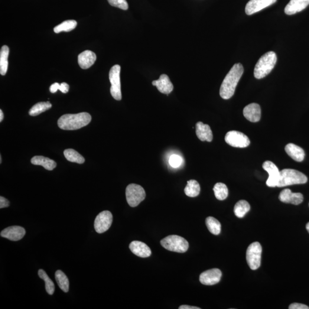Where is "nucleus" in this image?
I'll use <instances>...</instances> for the list:
<instances>
[{"instance_id":"f257e3e1","label":"nucleus","mask_w":309,"mask_h":309,"mask_svg":"<svg viewBox=\"0 0 309 309\" xmlns=\"http://www.w3.org/2000/svg\"><path fill=\"white\" fill-rule=\"evenodd\" d=\"M243 67L240 63L234 64L229 73L224 78L220 89V95L222 99L227 100L232 97L237 84L243 73Z\"/></svg>"},{"instance_id":"f03ea898","label":"nucleus","mask_w":309,"mask_h":309,"mask_svg":"<svg viewBox=\"0 0 309 309\" xmlns=\"http://www.w3.org/2000/svg\"><path fill=\"white\" fill-rule=\"evenodd\" d=\"M91 119V116L87 112L66 114L60 117L57 124L62 129L76 130L89 125Z\"/></svg>"},{"instance_id":"7ed1b4c3","label":"nucleus","mask_w":309,"mask_h":309,"mask_svg":"<svg viewBox=\"0 0 309 309\" xmlns=\"http://www.w3.org/2000/svg\"><path fill=\"white\" fill-rule=\"evenodd\" d=\"M277 61L274 52H268L259 58L255 65L254 74L257 79H261L271 73Z\"/></svg>"},{"instance_id":"20e7f679","label":"nucleus","mask_w":309,"mask_h":309,"mask_svg":"<svg viewBox=\"0 0 309 309\" xmlns=\"http://www.w3.org/2000/svg\"><path fill=\"white\" fill-rule=\"evenodd\" d=\"M307 182V177L302 172L293 169H284L280 171L276 187H282L294 184H305Z\"/></svg>"},{"instance_id":"39448f33","label":"nucleus","mask_w":309,"mask_h":309,"mask_svg":"<svg viewBox=\"0 0 309 309\" xmlns=\"http://www.w3.org/2000/svg\"><path fill=\"white\" fill-rule=\"evenodd\" d=\"M161 245L169 251L183 253L186 252L189 247L188 243L183 237L172 235L163 239Z\"/></svg>"},{"instance_id":"423d86ee","label":"nucleus","mask_w":309,"mask_h":309,"mask_svg":"<svg viewBox=\"0 0 309 309\" xmlns=\"http://www.w3.org/2000/svg\"><path fill=\"white\" fill-rule=\"evenodd\" d=\"M126 195L127 201L129 206L135 207L145 200V192L141 185L132 183L127 187Z\"/></svg>"},{"instance_id":"0eeeda50","label":"nucleus","mask_w":309,"mask_h":309,"mask_svg":"<svg viewBox=\"0 0 309 309\" xmlns=\"http://www.w3.org/2000/svg\"><path fill=\"white\" fill-rule=\"evenodd\" d=\"M262 252V246L258 242H253L247 249V262L253 271H255L261 266Z\"/></svg>"},{"instance_id":"6e6552de","label":"nucleus","mask_w":309,"mask_h":309,"mask_svg":"<svg viewBox=\"0 0 309 309\" xmlns=\"http://www.w3.org/2000/svg\"><path fill=\"white\" fill-rule=\"evenodd\" d=\"M120 66L115 65L109 71V78L111 87L110 92L112 96L116 100H122L121 83H120Z\"/></svg>"},{"instance_id":"1a4fd4ad","label":"nucleus","mask_w":309,"mask_h":309,"mask_svg":"<svg viewBox=\"0 0 309 309\" xmlns=\"http://www.w3.org/2000/svg\"><path fill=\"white\" fill-rule=\"evenodd\" d=\"M225 141L227 144L236 148H245L250 144V139L244 133L231 131L226 133Z\"/></svg>"},{"instance_id":"9d476101","label":"nucleus","mask_w":309,"mask_h":309,"mask_svg":"<svg viewBox=\"0 0 309 309\" xmlns=\"http://www.w3.org/2000/svg\"><path fill=\"white\" fill-rule=\"evenodd\" d=\"M113 217L109 211H103L97 215L94 226L96 232L102 234L107 232L112 223Z\"/></svg>"},{"instance_id":"9b49d317","label":"nucleus","mask_w":309,"mask_h":309,"mask_svg":"<svg viewBox=\"0 0 309 309\" xmlns=\"http://www.w3.org/2000/svg\"><path fill=\"white\" fill-rule=\"evenodd\" d=\"M263 168L268 172L269 177L266 182V184L269 187H275L277 185L280 175V171H279L276 165L271 161H266L263 163Z\"/></svg>"},{"instance_id":"f8f14e48","label":"nucleus","mask_w":309,"mask_h":309,"mask_svg":"<svg viewBox=\"0 0 309 309\" xmlns=\"http://www.w3.org/2000/svg\"><path fill=\"white\" fill-rule=\"evenodd\" d=\"M276 1V0H250L246 6V14L247 15L254 14L274 4Z\"/></svg>"},{"instance_id":"ddd939ff","label":"nucleus","mask_w":309,"mask_h":309,"mask_svg":"<svg viewBox=\"0 0 309 309\" xmlns=\"http://www.w3.org/2000/svg\"><path fill=\"white\" fill-rule=\"evenodd\" d=\"M222 277V272L218 269L208 270L200 275V281L204 285H214L218 284Z\"/></svg>"},{"instance_id":"4468645a","label":"nucleus","mask_w":309,"mask_h":309,"mask_svg":"<svg viewBox=\"0 0 309 309\" xmlns=\"http://www.w3.org/2000/svg\"><path fill=\"white\" fill-rule=\"evenodd\" d=\"M25 230L21 226H14L7 227L1 232L3 238H7L12 241L21 240L25 235Z\"/></svg>"},{"instance_id":"2eb2a0df","label":"nucleus","mask_w":309,"mask_h":309,"mask_svg":"<svg viewBox=\"0 0 309 309\" xmlns=\"http://www.w3.org/2000/svg\"><path fill=\"white\" fill-rule=\"evenodd\" d=\"M279 200L282 202L298 205L303 201L304 197L301 193H293L290 189L286 188L281 192L279 195Z\"/></svg>"},{"instance_id":"dca6fc26","label":"nucleus","mask_w":309,"mask_h":309,"mask_svg":"<svg viewBox=\"0 0 309 309\" xmlns=\"http://www.w3.org/2000/svg\"><path fill=\"white\" fill-rule=\"evenodd\" d=\"M243 115L250 122H258L261 117V107L256 103L250 104L244 109Z\"/></svg>"},{"instance_id":"f3484780","label":"nucleus","mask_w":309,"mask_h":309,"mask_svg":"<svg viewBox=\"0 0 309 309\" xmlns=\"http://www.w3.org/2000/svg\"><path fill=\"white\" fill-rule=\"evenodd\" d=\"M152 85L157 87L159 92L168 95L174 89L173 84L167 74H162L157 80L152 81Z\"/></svg>"},{"instance_id":"a211bd4d","label":"nucleus","mask_w":309,"mask_h":309,"mask_svg":"<svg viewBox=\"0 0 309 309\" xmlns=\"http://www.w3.org/2000/svg\"><path fill=\"white\" fill-rule=\"evenodd\" d=\"M131 252L141 258H147L151 255V250L145 243L140 241H133L129 245Z\"/></svg>"},{"instance_id":"6ab92c4d","label":"nucleus","mask_w":309,"mask_h":309,"mask_svg":"<svg viewBox=\"0 0 309 309\" xmlns=\"http://www.w3.org/2000/svg\"><path fill=\"white\" fill-rule=\"evenodd\" d=\"M309 5V0H291L285 8L286 15H292L303 11Z\"/></svg>"},{"instance_id":"aec40b11","label":"nucleus","mask_w":309,"mask_h":309,"mask_svg":"<svg viewBox=\"0 0 309 309\" xmlns=\"http://www.w3.org/2000/svg\"><path fill=\"white\" fill-rule=\"evenodd\" d=\"M96 55L93 52L87 50L81 53L78 56V63L82 69L86 70L95 63Z\"/></svg>"},{"instance_id":"412c9836","label":"nucleus","mask_w":309,"mask_h":309,"mask_svg":"<svg viewBox=\"0 0 309 309\" xmlns=\"http://www.w3.org/2000/svg\"><path fill=\"white\" fill-rule=\"evenodd\" d=\"M196 134L201 141L211 142L213 141V135L210 127L199 122L196 125Z\"/></svg>"},{"instance_id":"4be33fe9","label":"nucleus","mask_w":309,"mask_h":309,"mask_svg":"<svg viewBox=\"0 0 309 309\" xmlns=\"http://www.w3.org/2000/svg\"><path fill=\"white\" fill-rule=\"evenodd\" d=\"M285 151L289 157H291L294 161L301 162L304 161L305 157V153L304 149L299 146L289 143L286 145Z\"/></svg>"},{"instance_id":"5701e85b","label":"nucleus","mask_w":309,"mask_h":309,"mask_svg":"<svg viewBox=\"0 0 309 309\" xmlns=\"http://www.w3.org/2000/svg\"><path fill=\"white\" fill-rule=\"evenodd\" d=\"M32 164L41 165L45 169L49 171L53 170L56 167V163L50 158L43 157V156H35L31 159Z\"/></svg>"},{"instance_id":"b1692460","label":"nucleus","mask_w":309,"mask_h":309,"mask_svg":"<svg viewBox=\"0 0 309 309\" xmlns=\"http://www.w3.org/2000/svg\"><path fill=\"white\" fill-rule=\"evenodd\" d=\"M9 53V49L6 45H4L0 52V73L4 76L7 73L8 61V58Z\"/></svg>"},{"instance_id":"393cba45","label":"nucleus","mask_w":309,"mask_h":309,"mask_svg":"<svg viewBox=\"0 0 309 309\" xmlns=\"http://www.w3.org/2000/svg\"><path fill=\"white\" fill-rule=\"evenodd\" d=\"M200 191V185L197 181L190 180L187 182L186 187L184 188V193L187 196L196 197L199 195Z\"/></svg>"},{"instance_id":"a878e982","label":"nucleus","mask_w":309,"mask_h":309,"mask_svg":"<svg viewBox=\"0 0 309 309\" xmlns=\"http://www.w3.org/2000/svg\"><path fill=\"white\" fill-rule=\"evenodd\" d=\"M250 210V206L248 202L245 200H239L236 203L234 207V214L236 216L242 218Z\"/></svg>"},{"instance_id":"bb28decb","label":"nucleus","mask_w":309,"mask_h":309,"mask_svg":"<svg viewBox=\"0 0 309 309\" xmlns=\"http://www.w3.org/2000/svg\"><path fill=\"white\" fill-rule=\"evenodd\" d=\"M64 155L67 160L71 162L83 164L85 162V159L79 152L73 149H67L64 151Z\"/></svg>"},{"instance_id":"cd10ccee","label":"nucleus","mask_w":309,"mask_h":309,"mask_svg":"<svg viewBox=\"0 0 309 309\" xmlns=\"http://www.w3.org/2000/svg\"><path fill=\"white\" fill-rule=\"evenodd\" d=\"M55 278L60 288L65 292L69 291L70 282L66 274L61 271H57L55 273Z\"/></svg>"},{"instance_id":"c85d7f7f","label":"nucleus","mask_w":309,"mask_h":309,"mask_svg":"<svg viewBox=\"0 0 309 309\" xmlns=\"http://www.w3.org/2000/svg\"><path fill=\"white\" fill-rule=\"evenodd\" d=\"M213 190L217 200H223L228 197L229 190L225 184L217 183L214 185Z\"/></svg>"},{"instance_id":"c756f323","label":"nucleus","mask_w":309,"mask_h":309,"mask_svg":"<svg viewBox=\"0 0 309 309\" xmlns=\"http://www.w3.org/2000/svg\"><path fill=\"white\" fill-rule=\"evenodd\" d=\"M52 107L50 102H40L36 104L31 109L29 110V114L32 116H36L40 115L46 110L50 109Z\"/></svg>"},{"instance_id":"7c9ffc66","label":"nucleus","mask_w":309,"mask_h":309,"mask_svg":"<svg viewBox=\"0 0 309 309\" xmlns=\"http://www.w3.org/2000/svg\"><path fill=\"white\" fill-rule=\"evenodd\" d=\"M206 224L208 230L214 235H219L221 232V224L218 220L212 217H207Z\"/></svg>"},{"instance_id":"2f4dec72","label":"nucleus","mask_w":309,"mask_h":309,"mask_svg":"<svg viewBox=\"0 0 309 309\" xmlns=\"http://www.w3.org/2000/svg\"><path fill=\"white\" fill-rule=\"evenodd\" d=\"M77 22L75 20H67L62 22L54 28V32L59 34L61 32H70L76 27Z\"/></svg>"},{"instance_id":"473e14b6","label":"nucleus","mask_w":309,"mask_h":309,"mask_svg":"<svg viewBox=\"0 0 309 309\" xmlns=\"http://www.w3.org/2000/svg\"><path fill=\"white\" fill-rule=\"evenodd\" d=\"M39 277L43 279L45 283V289L50 295H53L55 292V285L53 281L49 277L43 270H39L38 272Z\"/></svg>"},{"instance_id":"72a5a7b5","label":"nucleus","mask_w":309,"mask_h":309,"mask_svg":"<svg viewBox=\"0 0 309 309\" xmlns=\"http://www.w3.org/2000/svg\"><path fill=\"white\" fill-rule=\"evenodd\" d=\"M109 4L114 7L118 8L123 10H127L128 4L126 0H108Z\"/></svg>"},{"instance_id":"f704fd0d","label":"nucleus","mask_w":309,"mask_h":309,"mask_svg":"<svg viewBox=\"0 0 309 309\" xmlns=\"http://www.w3.org/2000/svg\"><path fill=\"white\" fill-rule=\"evenodd\" d=\"M183 159L180 155L174 154L172 155L169 159V164L173 168H178L180 167Z\"/></svg>"},{"instance_id":"c9c22d12","label":"nucleus","mask_w":309,"mask_h":309,"mask_svg":"<svg viewBox=\"0 0 309 309\" xmlns=\"http://www.w3.org/2000/svg\"><path fill=\"white\" fill-rule=\"evenodd\" d=\"M57 89L63 93H67L69 91L70 86L66 83H62L61 84L58 83Z\"/></svg>"},{"instance_id":"e433bc0d","label":"nucleus","mask_w":309,"mask_h":309,"mask_svg":"<svg viewBox=\"0 0 309 309\" xmlns=\"http://www.w3.org/2000/svg\"><path fill=\"white\" fill-rule=\"evenodd\" d=\"M289 309H309L307 305L304 304L294 303L289 306Z\"/></svg>"},{"instance_id":"4c0bfd02","label":"nucleus","mask_w":309,"mask_h":309,"mask_svg":"<svg viewBox=\"0 0 309 309\" xmlns=\"http://www.w3.org/2000/svg\"><path fill=\"white\" fill-rule=\"evenodd\" d=\"M9 200H6L4 197H0V208H1V209H3V208L9 207Z\"/></svg>"},{"instance_id":"58836bf2","label":"nucleus","mask_w":309,"mask_h":309,"mask_svg":"<svg viewBox=\"0 0 309 309\" xmlns=\"http://www.w3.org/2000/svg\"><path fill=\"white\" fill-rule=\"evenodd\" d=\"M180 309H200V308L196 307H191V306L188 305H182L180 308Z\"/></svg>"},{"instance_id":"ea45409f","label":"nucleus","mask_w":309,"mask_h":309,"mask_svg":"<svg viewBox=\"0 0 309 309\" xmlns=\"http://www.w3.org/2000/svg\"><path fill=\"white\" fill-rule=\"evenodd\" d=\"M3 119H4V113H3L2 110L1 109L0 110V122H1Z\"/></svg>"},{"instance_id":"a19ab883","label":"nucleus","mask_w":309,"mask_h":309,"mask_svg":"<svg viewBox=\"0 0 309 309\" xmlns=\"http://www.w3.org/2000/svg\"><path fill=\"white\" fill-rule=\"evenodd\" d=\"M306 228H307L308 232L309 233V222L307 223V226H306Z\"/></svg>"},{"instance_id":"79ce46f5","label":"nucleus","mask_w":309,"mask_h":309,"mask_svg":"<svg viewBox=\"0 0 309 309\" xmlns=\"http://www.w3.org/2000/svg\"><path fill=\"white\" fill-rule=\"evenodd\" d=\"M0 163H1H1H2V158H1V157H0Z\"/></svg>"}]
</instances>
